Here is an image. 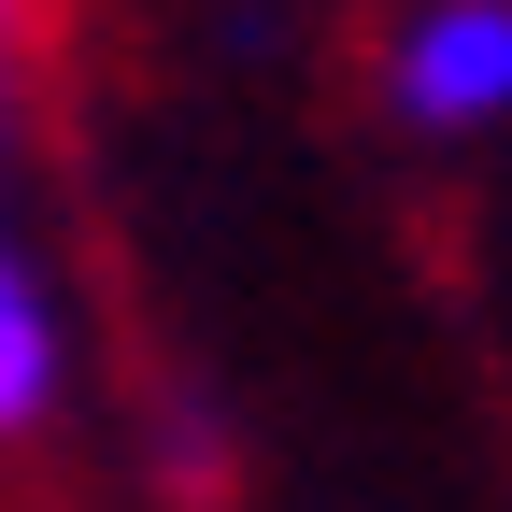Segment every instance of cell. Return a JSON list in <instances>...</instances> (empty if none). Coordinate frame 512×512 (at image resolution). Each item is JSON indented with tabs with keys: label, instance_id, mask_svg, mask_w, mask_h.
I'll return each instance as SVG.
<instances>
[{
	"label": "cell",
	"instance_id": "3",
	"mask_svg": "<svg viewBox=\"0 0 512 512\" xmlns=\"http://www.w3.org/2000/svg\"><path fill=\"white\" fill-rule=\"evenodd\" d=\"M15 128H29V86H15V57H0V157H15Z\"/></svg>",
	"mask_w": 512,
	"mask_h": 512
},
{
	"label": "cell",
	"instance_id": "4",
	"mask_svg": "<svg viewBox=\"0 0 512 512\" xmlns=\"http://www.w3.org/2000/svg\"><path fill=\"white\" fill-rule=\"evenodd\" d=\"M29 29H43V0H0V57H15V43H29Z\"/></svg>",
	"mask_w": 512,
	"mask_h": 512
},
{
	"label": "cell",
	"instance_id": "2",
	"mask_svg": "<svg viewBox=\"0 0 512 512\" xmlns=\"http://www.w3.org/2000/svg\"><path fill=\"white\" fill-rule=\"evenodd\" d=\"M72 399V328H57V285L29 271V242L0 228V441H43Z\"/></svg>",
	"mask_w": 512,
	"mask_h": 512
},
{
	"label": "cell",
	"instance_id": "1",
	"mask_svg": "<svg viewBox=\"0 0 512 512\" xmlns=\"http://www.w3.org/2000/svg\"><path fill=\"white\" fill-rule=\"evenodd\" d=\"M384 114L399 128H498L512 114V0H413L384 29Z\"/></svg>",
	"mask_w": 512,
	"mask_h": 512
}]
</instances>
